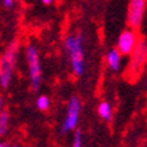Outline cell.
I'll use <instances>...</instances> for the list:
<instances>
[{"instance_id": "cell-1", "label": "cell", "mask_w": 147, "mask_h": 147, "mask_svg": "<svg viewBox=\"0 0 147 147\" xmlns=\"http://www.w3.org/2000/svg\"><path fill=\"white\" fill-rule=\"evenodd\" d=\"M82 32L69 34L65 39V49L70 59V66L77 77H81L85 71V51Z\"/></svg>"}, {"instance_id": "cell-2", "label": "cell", "mask_w": 147, "mask_h": 147, "mask_svg": "<svg viewBox=\"0 0 147 147\" xmlns=\"http://www.w3.org/2000/svg\"><path fill=\"white\" fill-rule=\"evenodd\" d=\"M19 51V42L12 40L4 50V54L1 57V63H0V85L1 88H8L13 76V66L16 63Z\"/></svg>"}, {"instance_id": "cell-3", "label": "cell", "mask_w": 147, "mask_h": 147, "mask_svg": "<svg viewBox=\"0 0 147 147\" xmlns=\"http://www.w3.org/2000/svg\"><path fill=\"white\" fill-rule=\"evenodd\" d=\"M26 58L27 65H28V74H30V81L34 90H38L40 86V80H42V67H40L39 53L34 45H28L26 49Z\"/></svg>"}, {"instance_id": "cell-4", "label": "cell", "mask_w": 147, "mask_h": 147, "mask_svg": "<svg viewBox=\"0 0 147 147\" xmlns=\"http://www.w3.org/2000/svg\"><path fill=\"white\" fill-rule=\"evenodd\" d=\"M80 113H81L80 98L77 97V96H71V97L69 98L65 120H63L62 127H61V132H62V134H67L69 131L76 128L77 123H78V119H80Z\"/></svg>"}, {"instance_id": "cell-5", "label": "cell", "mask_w": 147, "mask_h": 147, "mask_svg": "<svg viewBox=\"0 0 147 147\" xmlns=\"http://www.w3.org/2000/svg\"><path fill=\"white\" fill-rule=\"evenodd\" d=\"M139 40H138V35L135 30L132 28H128V30H124L119 35V39H117V49L123 55H129V54L134 53V50L136 49Z\"/></svg>"}, {"instance_id": "cell-6", "label": "cell", "mask_w": 147, "mask_h": 147, "mask_svg": "<svg viewBox=\"0 0 147 147\" xmlns=\"http://www.w3.org/2000/svg\"><path fill=\"white\" fill-rule=\"evenodd\" d=\"M146 11V0H129L128 4V24L132 28H138L143 22Z\"/></svg>"}, {"instance_id": "cell-7", "label": "cell", "mask_w": 147, "mask_h": 147, "mask_svg": "<svg viewBox=\"0 0 147 147\" xmlns=\"http://www.w3.org/2000/svg\"><path fill=\"white\" fill-rule=\"evenodd\" d=\"M147 59V42L146 40H139L136 49L131 55V62H129V71L134 74L140 70L143 63Z\"/></svg>"}, {"instance_id": "cell-8", "label": "cell", "mask_w": 147, "mask_h": 147, "mask_svg": "<svg viewBox=\"0 0 147 147\" xmlns=\"http://www.w3.org/2000/svg\"><path fill=\"white\" fill-rule=\"evenodd\" d=\"M107 63L109 69H112L113 71H117L120 69L121 65V53L119 51V49H111L107 54Z\"/></svg>"}, {"instance_id": "cell-9", "label": "cell", "mask_w": 147, "mask_h": 147, "mask_svg": "<svg viewBox=\"0 0 147 147\" xmlns=\"http://www.w3.org/2000/svg\"><path fill=\"white\" fill-rule=\"evenodd\" d=\"M97 113L102 120L109 121L112 119V108L108 101H101L97 107Z\"/></svg>"}, {"instance_id": "cell-10", "label": "cell", "mask_w": 147, "mask_h": 147, "mask_svg": "<svg viewBox=\"0 0 147 147\" xmlns=\"http://www.w3.org/2000/svg\"><path fill=\"white\" fill-rule=\"evenodd\" d=\"M36 108L39 111H47L50 108V98L45 94H40L39 97L36 98Z\"/></svg>"}, {"instance_id": "cell-11", "label": "cell", "mask_w": 147, "mask_h": 147, "mask_svg": "<svg viewBox=\"0 0 147 147\" xmlns=\"http://www.w3.org/2000/svg\"><path fill=\"white\" fill-rule=\"evenodd\" d=\"M8 120L9 116L7 111H1L0 113V134L4 135L7 132V128H8Z\"/></svg>"}, {"instance_id": "cell-12", "label": "cell", "mask_w": 147, "mask_h": 147, "mask_svg": "<svg viewBox=\"0 0 147 147\" xmlns=\"http://www.w3.org/2000/svg\"><path fill=\"white\" fill-rule=\"evenodd\" d=\"M71 147H82V135H81V131H76Z\"/></svg>"}, {"instance_id": "cell-13", "label": "cell", "mask_w": 147, "mask_h": 147, "mask_svg": "<svg viewBox=\"0 0 147 147\" xmlns=\"http://www.w3.org/2000/svg\"><path fill=\"white\" fill-rule=\"evenodd\" d=\"M1 1H3V5L5 8H11L13 5V3H15V0H1Z\"/></svg>"}, {"instance_id": "cell-14", "label": "cell", "mask_w": 147, "mask_h": 147, "mask_svg": "<svg viewBox=\"0 0 147 147\" xmlns=\"http://www.w3.org/2000/svg\"><path fill=\"white\" fill-rule=\"evenodd\" d=\"M0 147H9V144L8 143H5V142H3L1 144H0Z\"/></svg>"}, {"instance_id": "cell-15", "label": "cell", "mask_w": 147, "mask_h": 147, "mask_svg": "<svg viewBox=\"0 0 147 147\" xmlns=\"http://www.w3.org/2000/svg\"><path fill=\"white\" fill-rule=\"evenodd\" d=\"M42 1H43V3H45V4H50V3H51V1H53V0H42Z\"/></svg>"}, {"instance_id": "cell-16", "label": "cell", "mask_w": 147, "mask_h": 147, "mask_svg": "<svg viewBox=\"0 0 147 147\" xmlns=\"http://www.w3.org/2000/svg\"><path fill=\"white\" fill-rule=\"evenodd\" d=\"M11 147H19V146H18V144H13V146H11Z\"/></svg>"}]
</instances>
